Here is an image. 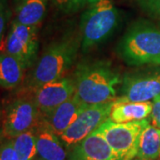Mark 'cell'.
Masks as SVG:
<instances>
[{
  "label": "cell",
  "mask_w": 160,
  "mask_h": 160,
  "mask_svg": "<svg viewBox=\"0 0 160 160\" xmlns=\"http://www.w3.org/2000/svg\"><path fill=\"white\" fill-rule=\"evenodd\" d=\"M75 97L92 105L116 99L117 86L121 83L119 74L106 62L80 64L75 72Z\"/></svg>",
  "instance_id": "cell-1"
},
{
  "label": "cell",
  "mask_w": 160,
  "mask_h": 160,
  "mask_svg": "<svg viewBox=\"0 0 160 160\" xmlns=\"http://www.w3.org/2000/svg\"><path fill=\"white\" fill-rule=\"evenodd\" d=\"M121 59L132 66L160 65V29L147 22L132 24L118 46Z\"/></svg>",
  "instance_id": "cell-2"
},
{
  "label": "cell",
  "mask_w": 160,
  "mask_h": 160,
  "mask_svg": "<svg viewBox=\"0 0 160 160\" xmlns=\"http://www.w3.org/2000/svg\"><path fill=\"white\" fill-rule=\"evenodd\" d=\"M118 22V12L111 0H87L80 22L83 50L86 52L105 41Z\"/></svg>",
  "instance_id": "cell-3"
},
{
  "label": "cell",
  "mask_w": 160,
  "mask_h": 160,
  "mask_svg": "<svg viewBox=\"0 0 160 160\" xmlns=\"http://www.w3.org/2000/svg\"><path fill=\"white\" fill-rule=\"evenodd\" d=\"M78 42L69 38L50 46L40 57L32 72L29 85L33 88L63 78L78 54Z\"/></svg>",
  "instance_id": "cell-4"
},
{
  "label": "cell",
  "mask_w": 160,
  "mask_h": 160,
  "mask_svg": "<svg viewBox=\"0 0 160 160\" xmlns=\"http://www.w3.org/2000/svg\"><path fill=\"white\" fill-rule=\"evenodd\" d=\"M149 124L147 118L126 123H117L110 118L105 120L97 130L105 138L121 160H131L137 157L140 138Z\"/></svg>",
  "instance_id": "cell-5"
},
{
  "label": "cell",
  "mask_w": 160,
  "mask_h": 160,
  "mask_svg": "<svg viewBox=\"0 0 160 160\" xmlns=\"http://www.w3.org/2000/svg\"><path fill=\"white\" fill-rule=\"evenodd\" d=\"M113 101L88 105L78 118L60 135L65 147L71 149L77 143L95 131L109 118Z\"/></svg>",
  "instance_id": "cell-6"
},
{
  "label": "cell",
  "mask_w": 160,
  "mask_h": 160,
  "mask_svg": "<svg viewBox=\"0 0 160 160\" xmlns=\"http://www.w3.org/2000/svg\"><path fill=\"white\" fill-rule=\"evenodd\" d=\"M160 94V69L128 74L122 80L121 96L114 103L150 102Z\"/></svg>",
  "instance_id": "cell-7"
},
{
  "label": "cell",
  "mask_w": 160,
  "mask_h": 160,
  "mask_svg": "<svg viewBox=\"0 0 160 160\" xmlns=\"http://www.w3.org/2000/svg\"><path fill=\"white\" fill-rule=\"evenodd\" d=\"M40 112L32 98H21L7 109L3 121L2 132L12 139L24 132L34 129L40 120Z\"/></svg>",
  "instance_id": "cell-8"
},
{
  "label": "cell",
  "mask_w": 160,
  "mask_h": 160,
  "mask_svg": "<svg viewBox=\"0 0 160 160\" xmlns=\"http://www.w3.org/2000/svg\"><path fill=\"white\" fill-rule=\"evenodd\" d=\"M38 26H27L17 22L12 24L6 41V52L17 58L28 69L34 63L38 50Z\"/></svg>",
  "instance_id": "cell-9"
},
{
  "label": "cell",
  "mask_w": 160,
  "mask_h": 160,
  "mask_svg": "<svg viewBox=\"0 0 160 160\" xmlns=\"http://www.w3.org/2000/svg\"><path fill=\"white\" fill-rule=\"evenodd\" d=\"M76 92L74 79L62 78L34 89L33 101L41 117H46L62 103L73 97Z\"/></svg>",
  "instance_id": "cell-10"
},
{
  "label": "cell",
  "mask_w": 160,
  "mask_h": 160,
  "mask_svg": "<svg viewBox=\"0 0 160 160\" xmlns=\"http://www.w3.org/2000/svg\"><path fill=\"white\" fill-rule=\"evenodd\" d=\"M69 160H121L97 129L71 148Z\"/></svg>",
  "instance_id": "cell-11"
},
{
  "label": "cell",
  "mask_w": 160,
  "mask_h": 160,
  "mask_svg": "<svg viewBox=\"0 0 160 160\" xmlns=\"http://www.w3.org/2000/svg\"><path fill=\"white\" fill-rule=\"evenodd\" d=\"M38 156L40 160H66L67 152L61 138L40 117L34 128Z\"/></svg>",
  "instance_id": "cell-12"
},
{
  "label": "cell",
  "mask_w": 160,
  "mask_h": 160,
  "mask_svg": "<svg viewBox=\"0 0 160 160\" xmlns=\"http://www.w3.org/2000/svg\"><path fill=\"white\" fill-rule=\"evenodd\" d=\"M88 105L79 102L73 96L62 103L50 114L41 118L57 135H61L79 116Z\"/></svg>",
  "instance_id": "cell-13"
},
{
  "label": "cell",
  "mask_w": 160,
  "mask_h": 160,
  "mask_svg": "<svg viewBox=\"0 0 160 160\" xmlns=\"http://www.w3.org/2000/svg\"><path fill=\"white\" fill-rule=\"evenodd\" d=\"M25 67L17 58L7 52L0 53V86L14 89L22 82Z\"/></svg>",
  "instance_id": "cell-14"
},
{
  "label": "cell",
  "mask_w": 160,
  "mask_h": 160,
  "mask_svg": "<svg viewBox=\"0 0 160 160\" xmlns=\"http://www.w3.org/2000/svg\"><path fill=\"white\" fill-rule=\"evenodd\" d=\"M152 106V102L113 103L109 118L117 123L145 119L151 114Z\"/></svg>",
  "instance_id": "cell-15"
},
{
  "label": "cell",
  "mask_w": 160,
  "mask_h": 160,
  "mask_svg": "<svg viewBox=\"0 0 160 160\" xmlns=\"http://www.w3.org/2000/svg\"><path fill=\"white\" fill-rule=\"evenodd\" d=\"M137 157L142 160H157L160 158V128L149 124L140 138Z\"/></svg>",
  "instance_id": "cell-16"
},
{
  "label": "cell",
  "mask_w": 160,
  "mask_h": 160,
  "mask_svg": "<svg viewBox=\"0 0 160 160\" xmlns=\"http://www.w3.org/2000/svg\"><path fill=\"white\" fill-rule=\"evenodd\" d=\"M45 13V0H23L18 8L16 22L27 26H38Z\"/></svg>",
  "instance_id": "cell-17"
},
{
  "label": "cell",
  "mask_w": 160,
  "mask_h": 160,
  "mask_svg": "<svg viewBox=\"0 0 160 160\" xmlns=\"http://www.w3.org/2000/svg\"><path fill=\"white\" fill-rule=\"evenodd\" d=\"M12 142L20 160H34L38 156L34 129L24 132L12 138Z\"/></svg>",
  "instance_id": "cell-18"
},
{
  "label": "cell",
  "mask_w": 160,
  "mask_h": 160,
  "mask_svg": "<svg viewBox=\"0 0 160 160\" xmlns=\"http://www.w3.org/2000/svg\"><path fill=\"white\" fill-rule=\"evenodd\" d=\"M136 2L143 12L160 20V0H136Z\"/></svg>",
  "instance_id": "cell-19"
},
{
  "label": "cell",
  "mask_w": 160,
  "mask_h": 160,
  "mask_svg": "<svg viewBox=\"0 0 160 160\" xmlns=\"http://www.w3.org/2000/svg\"><path fill=\"white\" fill-rule=\"evenodd\" d=\"M59 9L65 12H74L86 4L87 0H53Z\"/></svg>",
  "instance_id": "cell-20"
},
{
  "label": "cell",
  "mask_w": 160,
  "mask_h": 160,
  "mask_svg": "<svg viewBox=\"0 0 160 160\" xmlns=\"http://www.w3.org/2000/svg\"><path fill=\"white\" fill-rule=\"evenodd\" d=\"M0 160H20L16 150L13 148L12 139H7L0 144Z\"/></svg>",
  "instance_id": "cell-21"
},
{
  "label": "cell",
  "mask_w": 160,
  "mask_h": 160,
  "mask_svg": "<svg viewBox=\"0 0 160 160\" xmlns=\"http://www.w3.org/2000/svg\"><path fill=\"white\" fill-rule=\"evenodd\" d=\"M152 111L150 114L151 125L160 128V94L152 100Z\"/></svg>",
  "instance_id": "cell-22"
},
{
  "label": "cell",
  "mask_w": 160,
  "mask_h": 160,
  "mask_svg": "<svg viewBox=\"0 0 160 160\" xmlns=\"http://www.w3.org/2000/svg\"><path fill=\"white\" fill-rule=\"evenodd\" d=\"M5 27H6V12L2 5L0 4V39L5 30Z\"/></svg>",
  "instance_id": "cell-23"
},
{
  "label": "cell",
  "mask_w": 160,
  "mask_h": 160,
  "mask_svg": "<svg viewBox=\"0 0 160 160\" xmlns=\"http://www.w3.org/2000/svg\"><path fill=\"white\" fill-rule=\"evenodd\" d=\"M131 160H142V159H141V158H139L138 157H136V158H132V159Z\"/></svg>",
  "instance_id": "cell-24"
},
{
  "label": "cell",
  "mask_w": 160,
  "mask_h": 160,
  "mask_svg": "<svg viewBox=\"0 0 160 160\" xmlns=\"http://www.w3.org/2000/svg\"><path fill=\"white\" fill-rule=\"evenodd\" d=\"M38 160H40V159H38Z\"/></svg>",
  "instance_id": "cell-25"
}]
</instances>
